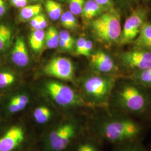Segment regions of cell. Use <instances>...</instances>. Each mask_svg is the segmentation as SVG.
I'll list each match as a JSON object with an SVG mask.
<instances>
[{
	"instance_id": "cell-1",
	"label": "cell",
	"mask_w": 151,
	"mask_h": 151,
	"mask_svg": "<svg viewBox=\"0 0 151 151\" xmlns=\"http://www.w3.org/2000/svg\"><path fill=\"white\" fill-rule=\"evenodd\" d=\"M100 109L86 114V130L92 135L113 146L142 140L145 127L134 117L108 108Z\"/></svg>"
},
{
	"instance_id": "cell-2",
	"label": "cell",
	"mask_w": 151,
	"mask_h": 151,
	"mask_svg": "<svg viewBox=\"0 0 151 151\" xmlns=\"http://www.w3.org/2000/svg\"><path fill=\"white\" fill-rule=\"evenodd\" d=\"M86 130V114H63L39 138V151H68Z\"/></svg>"
},
{
	"instance_id": "cell-3",
	"label": "cell",
	"mask_w": 151,
	"mask_h": 151,
	"mask_svg": "<svg viewBox=\"0 0 151 151\" xmlns=\"http://www.w3.org/2000/svg\"><path fill=\"white\" fill-rule=\"evenodd\" d=\"M124 80L116 81L108 108L134 118L147 115L151 111V89Z\"/></svg>"
},
{
	"instance_id": "cell-4",
	"label": "cell",
	"mask_w": 151,
	"mask_h": 151,
	"mask_svg": "<svg viewBox=\"0 0 151 151\" xmlns=\"http://www.w3.org/2000/svg\"><path fill=\"white\" fill-rule=\"evenodd\" d=\"M39 135L26 115L0 119V151H30L37 146Z\"/></svg>"
},
{
	"instance_id": "cell-5",
	"label": "cell",
	"mask_w": 151,
	"mask_h": 151,
	"mask_svg": "<svg viewBox=\"0 0 151 151\" xmlns=\"http://www.w3.org/2000/svg\"><path fill=\"white\" fill-rule=\"evenodd\" d=\"M40 92L45 99L62 113H81L90 108L82 97L80 92L56 80L46 81L42 85Z\"/></svg>"
},
{
	"instance_id": "cell-6",
	"label": "cell",
	"mask_w": 151,
	"mask_h": 151,
	"mask_svg": "<svg viewBox=\"0 0 151 151\" xmlns=\"http://www.w3.org/2000/svg\"><path fill=\"white\" fill-rule=\"evenodd\" d=\"M117 78L111 75L88 76L81 82L80 93L92 109L108 108Z\"/></svg>"
},
{
	"instance_id": "cell-7",
	"label": "cell",
	"mask_w": 151,
	"mask_h": 151,
	"mask_svg": "<svg viewBox=\"0 0 151 151\" xmlns=\"http://www.w3.org/2000/svg\"><path fill=\"white\" fill-rule=\"evenodd\" d=\"M91 27L93 35L99 42L105 44L118 42L122 30L120 15L113 9L93 20Z\"/></svg>"
},
{
	"instance_id": "cell-8",
	"label": "cell",
	"mask_w": 151,
	"mask_h": 151,
	"mask_svg": "<svg viewBox=\"0 0 151 151\" xmlns=\"http://www.w3.org/2000/svg\"><path fill=\"white\" fill-rule=\"evenodd\" d=\"M32 103L29 92L17 88L2 94L0 104V119H10L25 115Z\"/></svg>"
},
{
	"instance_id": "cell-9",
	"label": "cell",
	"mask_w": 151,
	"mask_h": 151,
	"mask_svg": "<svg viewBox=\"0 0 151 151\" xmlns=\"http://www.w3.org/2000/svg\"><path fill=\"white\" fill-rule=\"evenodd\" d=\"M63 114L52 103L43 101L35 105H32V103L25 114L39 138Z\"/></svg>"
},
{
	"instance_id": "cell-10",
	"label": "cell",
	"mask_w": 151,
	"mask_h": 151,
	"mask_svg": "<svg viewBox=\"0 0 151 151\" xmlns=\"http://www.w3.org/2000/svg\"><path fill=\"white\" fill-rule=\"evenodd\" d=\"M148 12L147 9L143 7H138L132 11L126 19L122 30L118 42L120 44L131 43L135 40L146 22Z\"/></svg>"
},
{
	"instance_id": "cell-11",
	"label": "cell",
	"mask_w": 151,
	"mask_h": 151,
	"mask_svg": "<svg viewBox=\"0 0 151 151\" xmlns=\"http://www.w3.org/2000/svg\"><path fill=\"white\" fill-rule=\"evenodd\" d=\"M121 65L132 72L143 70L151 67V52L134 48L119 55Z\"/></svg>"
},
{
	"instance_id": "cell-12",
	"label": "cell",
	"mask_w": 151,
	"mask_h": 151,
	"mask_svg": "<svg viewBox=\"0 0 151 151\" xmlns=\"http://www.w3.org/2000/svg\"><path fill=\"white\" fill-rule=\"evenodd\" d=\"M45 75L62 81H72L74 67L70 60L65 57H55L51 60L44 68Z\"/></svg>"
},
{
	"instance_id": "cell-13",
	"label": "cell",
	"mask_w": 151,
	"mask_h": 151,
	"mask_svg": "<svg viewBox=\"0 0 151 151\" xmlns=\"http://www.w3.org/2000/svg\"><path fill=\"white\" fill-rule=\"evenodd\" d=\"M7 53L9 54L10 62L15 66L24 67L29 63V57L27 48L21 37L17 36L15 39H14L12 45Z\"/></svg>"
},
{
	"instance_id": "cell-14",
	"label": "cell",
	"mask_w": 151,
	"mask_h": 151,
	"mask_svg": "<svg viewBox=\"0 0 151 151\" xmlns=\"http://www.w3.org/2000/svg\"><path fill=\"white\" fill-rule=\"evenodd\" d=\"M104 143L87 130L83 133L68 151H103Z\"/></svg>"
},
{
	"instance_id": "cell-15",
	"label": "cell",
	"mask_w": 151,
	"mask_h": 151,
	"mask_svg": "<svg viewBox=\"0 0 151 151\" xmlns=\"http://www.w3.org/2000/svg\"><path fill=\"white\" fill-rule=\"evenodd\" d=\"M91 64L97 72L103 73H112L118 71L113 58L102 50L91 54Z\"/></svg>"
},
{
	"instance_id": "cell-16",
	"label": "cell",
	"mask_w": 151,
	"mask_h": 151,
	"mask_svg": "<svg viewBox=\"0 0 151 151\" xmlns=\"http://www.w3.org/2000/svg\"><path fill=\"white\" fill-rule=\"evenodd\" d=\"M14 30L7 22L0 20V57L5 55L14 40Z\"/></svg>"
},
{
	"instance_id": "cell-17",
	"label": "cell",
	"mask_w": 151,
	"mask_h": 151,
	"mask_svg": "<svg viewBox=\"0 0 151 151\" xmlns=\"http://www.w3.org/2000/svg\"><path fill=\"white\" fill-rule=\"evenodd\" d=\"M18 77L8 68H0V93L4 94L17 88Z\"/></svg>"
},
{
	"instance_id": "cell-18",
	"label": "cell",
	"mask_w": 151,
	"mask_h": 151,
	"mask_svg": "<svg viewBox=\"0 0 151 151\" xmlns=\"http://www.w3.org/2000/svg\"><path fill=\"white\" fill-rule=\"evenodd\" d=\"M123 78L151 90V67L143 70L133 72Z\"/></svg>"
},
{
	"instance_id": "cell-19",
	"label": "cell",
	"mask_w": 151,
	"mask_h": 151,
	"mask_svg": "<svg viewBox=\"0 0 151 151\" xmlns=\"http://www.w3.org/2000/svg\"><path fill=\"white\" fill-rule=\"evenodd\" d=\"M104 10V7L99 5L95 1L88 0L85 2L81 15L86 21H90L102 14Z\"/></svg>"
},
{
	"instance_id": "cell-20",
	"label": "cell",
	"mask_w": 151,
	"mask_h": 151,
	"mask_svg": "<svg viewBox=\"0 0 151 151\" xmlns=\"http://www.w3.org/2000/svg\"><path fill=\"white\" fill-rule=\"evenodd\" d=\"M45 32L44 30L32 31L29 38L31 48L36 52H39L43 47L45 43Z\"/></svg>"
},
{
	"instance_id": "cell-21",
	"label": "cell",
	"mask_w": 151,
	"mask_h": 151,
	"mask_svg": "<svg viewBox=\"0 0 151 151\" xmlns=\"http://www.w3.org/2000/svg\"><path fill=\"white\" fill-rule=\"evenodd\" d=\"M45 7L49 18L53 21L58 20L62 14L61 5L53 0H46Z\"/></svg>"
},
{
	"instance_id": "cell-22",
	"label": "cell",
	"mask_w": 151,
	"mask_h": 151,
	"mask_svg": "<svg viewBox=\"0 0 151 151\" xmlns=\"http://www.w3.org/2000/svg\"><path fill=\"white\" fill-rule=\"evenodd\" d=\"M112 151H149L142 143L137 140L113 146Z\"/></svg>"
},
{
	"instance_id": "cell-23",
	"label": "cell",
	"mask_w": 151,
	"mask_h": 151,
	"mask_svg": "<svg viewBox=\"0 0 151 151\" xmlns=\"http://www.w3.org/2000/svg\"><path fill=\"white\" fill-rule=\"evenodd\" d=\"M42 7L40 4L25 6L21 9L19 16L21 20H31L32 17L40 14Z\"/></svg>"
},
{
	"instance_id": "cell-24",
	"label": "cell",
	"mask_w": 151,
	"mask_h": 151,
	"mask_svg": "<svg viewBox=\"0 0 151 151\" xmlns=\"http://www.w3.org/2000/svg\"><path fill=\"white\" fill-rule=\"evenodd\" d=\"M85 0H70L69 8L71 13L74 15H80L85 5Z\"/></svg>"
},
{
	"instance_id": "cell-25",
	"label": "cell",
	"mask_w": 151,
	"mask_h": 151,
	"mask_svg": "<svg viewBox=\"0 0 151 151\" xmlns=\"http://www.w3.org/2000/svg\"><path fill=\"white\" fill-rule=\"evenodd\" d=\"M46 34H48L49 36L52 38V39L53 40L55 45L58 46V43H59L60 39V35H59V32H57V29L53 27H49Z\"/></svg>"
},
{
	"instance_id": "cell-26",
	"label": "cell",
	"mask_w": 151,
	"mask_h": 151,
	"mask_svg": "<svg viewBox=\"0 0 151 151\" xmlns=\"http://www.w3.org/2000/svg\"><path fill=\"white\" fill-rule=\"evenodd\" d=\"M87 39L85 38L81 37L76 41V54L77 55H82V52L85 48Z\"/></svg>"
},
{
	"instance_id": "cell-27",
	"label": "cell",
	"mask_w": 151,
	"mask_h": 151,
	"mask_svg": "<svg viewBox=\"0 0 151 151\" xmlns=\"http://www.w3.org/2000/svg\"><path fill=\"white\" fill-rule=\"evenodd\" d=\"M59 35H60V39L74 45L75 43V40L70 35V34L68 32H67L66 30H62L59 32Z\"/></svg>"
},
{
	"instance_id": "cell-28",
	"label": "cell",
	"mask_w": 151,
	"mask_h": 151,
	"mask_svg": "<svg viewBox=\"0 0 151 151\" xmlns=\"http://www.w3.org/2000/svg\"><path fill=\"white\" fill-rule=\"evenodd\" d=\"M65 14H66L68 24H69V29H75L77 25V20L75 16H74V15L72 13H71L70 11H67L65 12Z\"/></svg>"
},
{
	"instance_id": "cell-29",
	"label": "cell",
	"mask_w": 151,
	"mask_h": 151,
	"mask_svg": "<svg viewBox=\"0 0 151 151\" xmlns=\"http://www.w3.org/2000/svg\"><path fill=\"white\" fill-rule=\"evenodd\" d=\"M43 16L44 15L40 14L37 16H34L30 20V26L32 29V31L37 30L38 25L39 24V23Z\"/></svg>"
},
{
	"instance_id": "cell-30",
	"label": "cell",
	"mask_w": 151,
	"mask_h": 151,
	"mask_svg": "<svg viewBox=\"0 0 151 151\" xmlns=\"http://www.w3.org/2000/svg\"><path fill=\"white\" fill-rule=\"evenodd\" d=\"M92 48H93L92 42L90 40H86L85 48H84L83 51L82 52V55L86 57H90L91 55V52Z\"/></svg>"
},
{
	"instance_id": "cell-31",
	"label": "cell",
	"mask_w": 151,
	"mask_h": 151,
	"mask_svg": "<svg viewBox=\"0 0 151 151\" xmlns=\"http://www.w3.org/2000/svg\"><path fill=\"white\" fill-rule=\"evenodd\" d=\"M8 10V6L6 0H0V20L5 16Z\"/></svg>"
},
{
	"instance_id": "cell-32",
	"label": "cell",
	"mask_w": 151,
	"mask_h": 151,
	"mask_svg": "<svg viewBox=\"0 0 151 151\" xmlns=\"http://www.w3.org/2000/svg\"><path fill=\"white\" fill-rule=\"evenodd\" d=\"M11 5L16 8L22 9L27 6V0H10Z\"/></svg>"
},
{
	"instance_id": "cell-33",
	"label": "cell",
	"mask_w": 151,
	"mask_h": 151,
	"mask_svg": "<svg viewBox=\"0 0 151 151\" xmlns=\"http://www.w3.org/2000/svg\"><path fill=\"white\" fill-rule=\"evenodd\" d=\"M99 5L104 7L109 8L110 10L113 9V3L112 0H93Z\"/></svg>"
},
{
	"instance_id": "cell-34",
	"label": "cell",
	"mask_w": 151,
	"mask_h": 151,
	"mask_svg": "<svg viewBox=\"0 0 151 151\" xmlns=\"http://www.w3.org/2000/svg\"><path fill=\"white\" fill-rule=\"evenodd\" d=\"M58 45H60V47L61 48L63 49L64 50H72L73 47V45L70 44V43L65 42L61 39H60Z\"/></svg>"
},
{
	"instance_id": "cell-35",
	"label": "cell",
	"mask_w": 151,
	"mask_h": 151,
	"mask_svg": "<svg viewBox=\"0 0 151 151\" xmlns=\"http://www.w3.org/2000/svg\"><path fill=\"white\" fill-rule=\"evenodd\" d=\"M119 8L122 9H126L130 5V0H115Z\"/></svg>"
},
{
	"instance_id": "cell-36",
	"label": "cell",
	"mask_w": 151,
	"mask_h": 151,
	"mask_svg": "<svg viewBox=\"0 0 151 151\" xmlns=\"http://www.w3.org/2000/svg\"><path fill=\"white\" fill-rule=\"evenodd\" d=\"M60 22H61V24L63 27L67 29H69V24H68V22L65 12L62 14L60 17Z\"/></svg>"
},
{
	"instance_id": "cell-37",
	"label": "cell",
	"mask_w": 151,
	"mask_h": 151,
	"mask_svg": "<svg viewBox=\"0 0 151 151\" xmlns=\"http://www.w3.org/2000/svg\"><path fill=\"white\" fill-rule=\"evenodd\" d=\"M47 22L46 20L45 16H44V15L43 17H42L39 24L38 25L37 30H44L45 27H47Z\"/></svg>"
},
{
	"instance_id": "cell-38",
	"label": "cell",
	"mask_w": 151,
	"mask_h": 151,
	"mask_svg": "<svg viewBox=\"0 0 151 151\" xmlns=\"http://www.w3.org/2000/svg\"><path fill=\"white\" fill-rule=\"evenodd\" d=\"M39 151V150H38V149H37V148L36 147L35 148H34V149H33V150H31V151Z\"/></svg>"
},
{
	"instance_id": "cell-39",
	"label": "cell",
	"mask_w": 151,
	"mask_h": 151,
	"mask_svg": "<svg viewBox=\"0 0 151 151\" xmlns=\"http://www.w3.org/2000/svg\"><path fill=\"white\" fill-rule=\"evenodd\" d=\"M148 150H149V151H151V143H150V146H149V147H148Z\"/></svg>"
},
{
	"instance_id": "cell-40",
	"label": "cell",
	"mask_w": 151,
	"mask_h": 151,
	"mask_svg": "<svg viewBox=\"0 0 151 151\" xmlns=\"http://www.w3.org/2000/svg\"><path fill=\"white\" fill-rule=\"evenodd\" d=\"M2 95V94H1V93H0V104H1V100Z\"/></svg>"
},
{
	"instance_id": "cell-41",
	"label": "cell",
	"mask_w": 151,
	"mask_h": 151,
	"mask_svg": "<svg viewBox=\"0 0 151 151\" xmlns=\"http://www.w3.org/2000/svg\"><path fill=\"white\" fill-rule=\"evenodd\" d=\"M34 1H37V0H34Z\"/></svg>"
}]
</instances>
